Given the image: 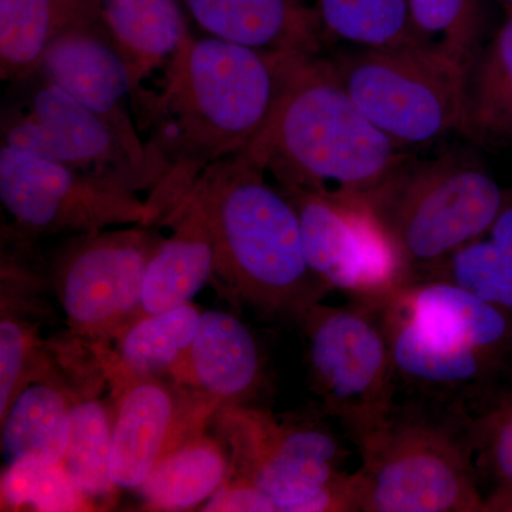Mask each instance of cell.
Segmentation results:
<instances>
[{"label": "cell", "instance_id": "obj_33", "mask_svg": "<svg viewBox=\"0 0 512 512\" xmlns=\"http://www.w3.org/2000/svg\"><path fill=\"white\" fill-rule=\"evenodd\" d=\"M202 511L239 512L268 511L275 507L268 495L262 493L256 485L242 478L228 477V480L215 491L210 500L205 501Z\"/></svg>", "mask_w": 512, "mask_h": 512}, {"label": "cell", "instance_id": "obj_21", "mask_svg": "<svg viewBox=\"0 0 512 512\" xmlns=\"http://www.w3.org/2000/svg\"><path fill=\"white\" fill-rule=\"evenodd\" d=\"M200 318L191 303L140 316L114 336L116 349L96 343L104 372L120 390L133 380L174 376L190 352Z\"/></svg>", "mask_w": 512, "mask_h": 512}, {"label": "cell", "instance_id": "obj_2", "mask_svg": "<svg viewBox=\"0 0 512 512\" xmlns=\"http://www.w3.org/2000/svg\"><path fill=\"white\" fill-rule=\"evenodd\" d=\"M242 154L281 188L339 202L362 200L412 157L357 109L329 57L303 53Z\"/></svg>", "mask_w": 512, "mask_h": 512}, {"label": "cell", "instance_id": "obj_16", "mask_svg": "<svg viewBox=\"0 0 512 512\" xmlns=\"http://www.w3.org/2000/svg\"><path fill=\"white\" fill-rule=\"evenodd\" d=\"M207 36L264 52L322 55L318 18L305 0H178Z\"/></svg>", "mask_w": 512, "mask_h": 512}, {"label": "cell", "instance_id": "obj_19", "mask_svg": "<svg viewBox=\"0 0 512 512\" xmlns=\"http://www.w3.org/2000/svg\"><path fill=\"white\" fill-rule=\"evenodd\" d=\"M417 328L431 338L497 355L510 338L508 313L447 282H409L389 293Z\"/></svg>", "mask_w": 512, "mask_h": 512}, {"label": "cell", "instance_id": "obj_34", "mask_svg": "<svg viewBox=\"0 0 512 512\" xmlns=\"http://www.w3.org/2000/svg\"><path fill=\"white\" fill-rule=\"evenodd\" d=\"M503 2L507 3V5L512 9V0H503Z\"/></svg>", "mask_w": 512, "mask_h": 512}, {"label": "cell", "instance_id": "obj_14", "mask_svg": "<svg viewBox=\"0 0 512 512\" xmlns=\"http://www.w3.org/2000/svg\"><path fill=\"white\" fill-rule=\"evenodd\" d=\"M369 301L376 303L386 329L397 384L417 394L416 402L464 412L484 399L497 355L431 338L387 295Z\"/></svg>", "mask_w": 512, "mask_h": 512}, {"label": "cell", "instance_id": "obj_8", "mask_svg": "<svg viewBox=\"0 0 512 512\" xmlns=\"http://www.w3.org/2000/svg\"><path fill=\"white\" fill-rule=\"evenodd\" d=\"M308 340L313 387L323 409L356 443L394 407L397 377L389 338L373 301L315 303L298 320Z\"/></svg>", "mask_w": 512, "mask_h": 512}, {"label": "cell", "instance_id": "obj_25", "mask_svg": "<svg viewBox=\"0 0 512 512\" xmlns=\"http://www.w3.org/2000/svg\"><path fill=\"white\" fill-rule=\"evenodd\" d=\"M229 473L221 444L200 431L168 450L138 491L154 510H191L210 500Z\"/></svg>", "mask_w": 512, "mask_h": 512}, {"label": "cell", "instance_id": "obj_4", "mask_svg": "<svg viewBox=\"0 0 512 512\" xmlns=\"http://www.w3.org/2000/svg\"><path fill=\"white\" fill-rule=\"evenodd\" d=\"M355 444L363 464L349 474L353 512L485 511L460 410L394 404Z\"/></svg>", "mask_w": 512, "mask_h": 512}, {"label": "cell", "instance_id": "obj_10", "mask_svg": "<svg viewBox=\"0 0 512 512\" xmlns=\"http://www.w3.org/2000/svg\"><path fill=\"white\" fill-rule=\"evenodd\" d=\"M0 201L26 239L154 225L150 200L120 185L20 148L0 147Z\"/></svg>", "mask_w": 512, "mask_h": 512}, {"label": "cell", "instance_id": "obj_31", "mask_svg": "<svg viewBox=\"0 0 512 512\" xmlns=\"http://www.w3.org/2000/svg\"><path fill=\"white\" fill-rule=\"evenodd\" d=\"M2 504L12 510L84 511L89 498L77 488L62 464H20L6 467L2 477Z\"/></svg>", "mask_w": 512, "mask_h": 512}, {"label": "cell", "instance_id": "obj_27", "mask_svg": "<svg viewBox=\"0 0 512 512\" xmlns=\"http://www.w3.org/2000/svg\"><path fill=\"white\" fill-rule=\"evenodd\" d=\"M313 9L325 49L419 46L409 0H316Z\"/></svg>", "mask_w": 512, "mask_h": 512}, {"label": "cell", "instance_id": "obj_11", "mask_svg": "<svg viewBox=\"0 0 512 512\" xmlns=\"http://www.w3.org/2000/svg\"><path fill=\"white\" fill-rule=\"evenodd\" d=\"M151 225L74 235L52 266V285L74 335L113 339L140 316L141 286L160 244Z\"/></svg>", "mask_w": 512, "mask_h": 512}, {"label": "cell", "instance_id": "obj_1", "mask_svg": "<svg viewBox=\"0 0 512 512\" xmlns=\"http://www.w3.org/2000/svg\"><path fill=\"white\" fill-rule=\"evenodd\" d=\"M298 55L207 35L184 40L161 70L156 92L147 90L136 100L153 126L147 144L165 171L163 184L150 198L161 218L205 168L251 146L268 123Z\"/></svg>", "mask_w": 512, "mask_h": 512}, {"label": "cell", "instance_id": "obj_9", "mask_svg": "<svg viewBox=\"0 0 512 512\" xmlns=\"http://www.w3.org/2000/svg\"><path fill=\"white\" fill-rule=\"evenodd\" d=\"M2 144L29 151L128 191L161 187L163 165L137 130H127L43 80L28 99L3 111Z\"/></svg>", "mask_w": 512, "mask_h": 512}, {"label": "cell", "instance_id": "obj_18", "mask_svg": "<svg viewBox=\"0 0 512 512\" xmlns=\"http://www.w3.org/2000/svg\"><path fill=\"white\" fill-rule=\"evenodd\" d=\"M161 220L170 225L171 235L161 238L148 261L140 316L187 305L217 271L210 227L190 192Z\"/></svg>", "mask_w": 512, "mask_h": 512}, {"label": "cell", "instance_id": "obj_15", "mask_svg": "<svg viewBox=\"0 0 512 512\" xmlns=\"http://www.w3.org/2000/svg\"><path fill=\"white\" fill-rule=\"evenodd\" d=\"M37 76L111 123L137 130L127 110L134 99L133 77L100 19L57 37Z\"/></svg>", "mask_w": 512, "mask_h": 512}, {"label": "cell", "instance_id": "obj_6", "mask_svg": "<svg viewBox=\"0 0 512 512\" xmlns=\"http://www.w3.org/2000/svg\"><path fill=\"white\" fill-rule=\"evenodd\" d=\"M328 57L357 109L403 150L461 133L466 70L446 57L416 45L343 47Z\"/></svg>", "mask_w": 512, "mask_h": 512}, {"label": "cell", "instance_id": "obj_24", "mask_svg": "<svg viewBox=\"0 0 512 512\" xmlns=\"http://www.w3.org/2000/svg\"><path fill=\"white\" fill-rule=\"evenodd\" d=\"M460 134L481 146L512 141V9L466 70Z\"/></svg>", "mask_w": 512, "mask_h": 512}, {"label": "cell", "instance_id": "obj_3", "mask_svg": "<svg viewBox=\"0 0 512 512\" xmlns=\"http://www.w3.org/2000/svg\"><path fill=\"white\" fill-rule=\"evenodd\" d=\"M187 192L210 227L215 275L245 302L299 320L328 293L306 262L292 201L247 156L210 165Z\"/></svg>", "mask_w": 512, "mask_h": 512}, {"label": "cell", "instance_id": "obj_12", "mask_svg": "<svg viewBox=\"0 0 512 512\" xmlns=\"http://www.w3.org/2000/svg\"><path fill=\"white\" fill-rule=\"evenodd\" d=\"M281 190L298 212L306 262L329 291L377 299L404 284L392 248L360 202Z\"/></svg>", "mask_w": 512, "mask_h": 512}, {"label": "cell", "instance_id": "obj_32", "mask_svg": "<svg viewBox=\"0 0 512 512\" xmlns=\"http://www.w3.org/2000/svg\"><path fill=\"white\" fill-rule=\"evenodd\" d=\"M42 359L37 326L25 313L2 308L0 319V417L16 394L29 384L42 380L46 363Z\"/></svg>", "mask_w": 512, "mask_h": 512}, {"label": "cell", "instance_id": "obj_13", "mask_svg": "<svg viewBox=\"0 0 512 512\" xmlns=\"http://www.w3.org/2000/svg\"><path fill=\"white\" fill-rule=\"evenodd\" d=\"M218 407L197 392H174L158 379H138L120 390L111 433V481L138 490L161 457L204 429Z\"/></svg>", "mask_w": 512, "mask_h": 512}, {"label": "cell", "instance_id": "obj_26", "mask_svg": "<svg viewBox=\"0 0 512 512\" xmlns=\"http://www.w3.org/2000/svg\"><path fill=\"white\" fill-rule=\"evenodd\" d=\"M437 281L460 286L512 313V204L480 237L467 242L413 282Z\"/></svg>", "mask_w": 512, "mask_h": 512}, {"label": "cell", "instance_id": "obj_17", "mask_svg": "<svg viewBox=\"0 0 512 512\" xmlns=\"http://www.w3.org/2000/svg\"><path fill=\"white\" fill-rule=\"evenodd\" d=\"M174 377L218 409L242 406L261 386L258 343L237 316L222 311L201 313L190 352Z\"/></svg>", "mask_w": 512, "mask_h": 512}, {"label": "cell", "instance_id": "obj_28", "mask_svg": "<svg viewBox=\"0 0 512 512\" xmlns=\"http://www.w3.org/2000/svg\"><path fill=\"white\" fill-rule=\"evenodd\" d=\"M70 404L72 430L62 467L89 500L109 497L116 488L110 474L113 419L94 397Z\"/></svg>", "mask_w": 512, "mask_h": 512}, {"label": "cell", "instance_id": "obj_29", "mask_svg": "<svg viewBox=\"0 0 512 512\" xmlns=\"http://www.w3.org/2000/svg\"><path fill=\"white\" fill-rule=\"evenodd\" d=\"M417 45L467 70L480 53L481 0H409Z\"/></svg>", "mask_w": 512, "mask_h": 512}, {"label": "cell", "instance_id": "obj_22", "mask_svg": "<svg viewBox=\"0 0 512 512\" xmlns=\"http://www.w3.org/2000/svg\"><path fill=\"white\" fill-rule=\"evenodd\" d=\"M96 0H0V76H37L50 45L74 26L99 20Z\"/></svg>", "mask_w": 512, "mask_h": 512}, {"label": "cell", "instance_id": "obj_20", "mask_svg": "<svg viewBox=\"0 0 512 512\" xmlns=\"http://www.w3.org/2000/svg\"><path fill=\"white\" fill-rule=\"evenodd\" d=\"M101 23L128 64L134 100L191 35L178 0H96Z\"/></svg>", "mask_w": 512, "mask_h": 512}, {"label": "cell", "instance_id": "obj_30", "mask_svg": "<svg viewBox=\"0 0 512 512\" xmlns=\"http://www.w3.org/2000/svg\"><path fill=\"white\" fill-rule=\"evenodd\" d=\"M463 413L477 484L491 478L495 487L485 510L507 507L512 504V399L494 409L477 402Z\"/></svg>", "mask_w": 512, "mask_h": 512}, {"label": "cell", "instance_id": "obj_23", "mask_svg": "<svg viewBox=\"0 0 512 512\" xmlns=\"http://www.w3.org/2000/svg\"><path fill=\"white\" fill-rule=\"evenodd\" d=\"M72 404L52 380L23 387L2 420V454L6 467L62 464L72 430Z\"/></svg>", "mask_w": 512, "mask_h": 512}, {"label": "cell", "instance_id": "obj_5", "mask_svg": "<svg viewBox=\"0 0 512 512\" xmlns=\"http://www.w3.org/2000/svg\"><path fill=\"white\" fill-rule=\"evenodd\" d=\"M357 202L382 232L409 284L484 234L505 197L493 177L461 150L430 160L412 156Z\"/></svg>", "mask_w": 512, "mask_h": 512}, {"label": "cell", "instance_id": "obj_7", "mask_svg": "<svg viewBox=\"0 0 512 512\" xmlns=\"http://www.w3.org/2000/svg\"><path fill=\"white\" fill-rule=\"evenodd\" d=\"M232 446L229 477L256 485L279 512H353L345 448L313 417L278 420L247 406L222 407Z\"/></svg>", "mask_w": 512, "mask_h": 512}]
</instances>
